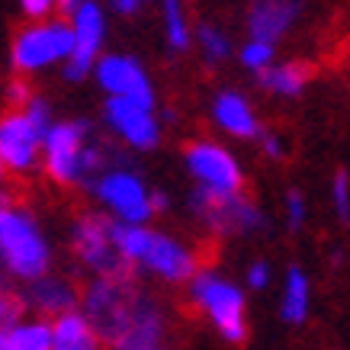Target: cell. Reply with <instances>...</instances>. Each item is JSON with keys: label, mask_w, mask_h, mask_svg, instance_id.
Here are the masks:
<instances>
[{"label": "cell", "mask_w": 350, "mask_h": 350, "mask_svg": "<svg viewBox=\"0 0 350 350\" xmlns=\"http://www.w3.org/2000/svg\"><path fill=\"white\" fill-rule=\"evenodd\" d=\"M52 331H55V340H52V350H103L107 340L100 338L96 325L81 312H64L58 319H52Z\"/></svg>", "instance_id": "ac0fdd59"}, {"label": "cell", "mask_w": 350, "mask_h": 350, "mask_svg": "<svg viewBox=\"0 0 350 350\" xmlns=\"http://www.w3.org/2000/svg\"><path fill=\"white\" fill-rule=\"evenodd\" d=\"M52 319L20 321L0 331V350H52Z\"/></svg>", "instance_id": "44dd1931"}, {"label": "cell", "mask_w": 350, "mask_h": 350, "mask_svg": "<svg viewBox=\"0 0 350 350\" xmlns=\"http://www.w3.org/2000/svg\"><path fill=\"white\" fill-rule=\"evenodd\" d=\"M23 109H26V116H29L36 126L42 129V132H49V129H52L55 116H52V107H49V100H45V96H32Z\"/></svg>", "instance_id": "f546056e"}, {"label": "cell", "mask_w": 350, "mask_h": 350, "mask_svg": "<svg viewBox=\"0 0 350 350\" xmlns=\"http://www.w3.org/2000/svg\"><path fill=\"white\" fill-rule=\"evenodd\" d=\"M187 206L196 222L213 234H257L270 225L264 209L244 193H219L196 183L187 196Z\"/></svg>", "instance_id": "52a82bcc"}, {"label": "cell", "mask_w": 350, "mask_h": 350, "mask_svg": "<svg viewBox=\"0 0 350 350\" xmlns=\"http://www.w3.org/2000/svg\"><path fill=\"white\" fill-rule=\"evenodd\" d=\"M103 122L132 151H154L161 145V119L148 103L126 100V96H107Z\"/></svg>", "instance_id": "4fadbf2b"}, {"label": "cell", "mask_w": 350, "mask_h": 350, "mask_svg": "<svg viewBox=\"0 0 350 350\" xmlns=\"http://www.w3.org/2000/svg\"><path fill=\"white\" fill-rule=\"evenodd\" d=\"M145 350H161V347H145Z\"/></svg>", "instance_id": "d590c367"}, {"label": "cell", "mask_w": 350, "mask_h": 350, "mask_svg": "<svg viewBox=\"0 0 350 350\" xmlns=\"http://www.w3.org/2000/svg\"><path fill=\"white\" fill-rule=\"evenodd\" d=\"M87 190L109 219L116 222H132V225H148L154 215L151 206V187L142 180V174L129 167H107L103 174H96L87 183Z\"/></svg>", "instance_id": "ba28073f"}, {"label": "cell", "mask_w": 350, "mask_h": 350, "mask_svg": "<svg viewBox=\"0 0 350 350\" xmlns=\"http://www.w3.org/2000/svg\"><path fill=\"white\" fill-rule=\"evenodd\" d=\"M0 260L3 270L20 283H32L52 270V244L42 225L29 209L13 202L0 206Z\"/></svg>", "instance_id": "277c9868"}, {"label": "cell", "mask_w": 350, "mask_h": 350, "mask_svg": "<svg viewBox=\"0 0 350 350\" xmlns=\"http://www.w3.org/2000/svg\"><path fill=\"white\" fill-rule=\"evenodd\" d=\"M113 241H116L119 254L132 267L158 276L170 286L190 283L193 276L200 273V260L187 244L177 241L174 234L154 232L148 225H132L113 219Z\"/></svg>", "instance_id": "3957f363"}, {"label": "cell", "mask_w": 350, "mask_h": 350, "mask_svg": "<svg viewBox=\"0 0 350 350\" xmlns=\"http://www.w3.org/2000/svg\"><path fill=\"white\" fill-rule=\"evenodd\" d=\"M107 167V151L84 119H55L42 138V170L55 187H87Z\"/></svg>", "instance_id": "7a4b0ae2"}, {"label": "cell", "mask_w": 350, "mask_h": 350, "mask_svg": "<svg viewBox=\"0 0 350 350\" xmlns=\"http://www.w3.org/2000/svg\"><path fill=\"white\" fill-rule=\"evenodd\" d=\"M312 308V283L299 264L286 267L283 273V293H280V319L286 325H302Z\"/></svg>", "instance_id": "ffe728a7"}, {"label": "cell", "mask_w": 350, "mask_h": 350, "mask_svg": "<svg viewBox=\"0 0 350 350\" xmlns=\"http://www.w3.org/2000/svg\"><path fill=\"white\" fill-rule=\"evenodd\" d=\"M94 81L107 96H126V100H138L148 107L158 103L145 64L132 55H100V62L94 68Z\"/></svg>", "instance_id": "5bb4252c"}, {"label": "cell", "mask_w": 350, "mask_h": 350, "mask_svg": "<svg viewBox=\"0 0 350 350\" xmlns=\"http://www.w3.org/2000/svg\"><path fill=\"white\" fill-rule=\"evenodd\" d=\"M213 122L225 135L241 138V142H257V135L264 132L251 100L238 90H219L213 96Z\"/></svg>", "instance_id": "e0dca14e"}, {"label": "cell", "mask_w": 350, "mask_h": 350, "mask_svg": "<svg viewBox=\"0 0 350 350\" xmlns=\"http://www.w3.org/2000/svg\"><path fill=\"white\" fill-rule=\"evenodd\" d=\"M241 68H247L251 75H260V71H267L270 64H273L276 58V42H267V39H247V42L241 45Z\"/></svg>", "instance_id": "cb8c5ba5"}, {"label": "cell", "mask_w": 350, "mask_h": 350, "mask_svg": "<svg viewBox=\"0 0 350 350\" xmlns=\"http://www.w3.org/2000/svg\"><path fill=\"white\" fill-rule=\"evenodd\" d=\"M196 49L202 52L206 64H222L225 58L232 55L228 36H225L219 26H213V23H200V29H196Z\"/></svg>", "instance_id": "603a6c76"}, {"label": "cell", "mask_w": 350, "mask_h": 350, "mask_svg": "<svg viewBox=\"0 0 350 350\" xmlns=\"http://www.w3.org/2000/svg\"><path fill=\"white\" fill-rule=\"evenodd\" d=\"M42 138L45 132L26 109H7L0 119V167L3 174L26 177L36 167H42Z\"/></svg>", "instance_id": "8fae6325"}, {"label": "cell", "mask_w": 350, "mask_h": 350, "mask_svg": "<svg viewBox=\"0 0 350 350\" xmlns=\"http://www.w3.org/2000/svg\"><path fill=\"white\" fill-rule=\"evenodd\" d=\"M312 64L308 62H273L267 71L257 75V84L264 87L267 94L283 96V100H293V96H302L306 87L312 84Z\"/></svg>", "instance_id": "d6986e66"}, {"label": "cell", "mask_w": 350, "mask_h": 350, "mask_svg": "<svg viewBox=\"0 0 350 350\" xmlns=\"http://www.w3.org/2000/svg\"><path fill=\"white\" fill-rule=\"evenodd\" d=\"M23 299H26V306H29L32 312H39L42 319H58L64 312L81 308L84 293H77V286L71 280H64V276L45 273V276H39V280L26 283Z\"/></svg>", "instance_id": "9a60e30c"}, {"label": "cell", "mask_w": 350, "mask_h": 350, "mask_svg": "<svg viewBox=\"0 0 350 350\" xmlns=\"http://www.w3.org/2000/svg\"><path fill=\"white\" fill-rule=\"evenodd\" d=\"M16 7L26 20H49L58 10V0H16Z\"/></svg>", "instance_id": "1f68e13d"}, {"label": "cell", "mask_w": 350, "mask_h": 350, "mask_svg": "<svg viewBox=\"0 0 350 350\" xmlns=\"http://www.w3.org/2000/svg\"><path fill=\"white\" fill-rule=\"evenodd\" d=\"M302 16V0H251L247 7V36L280 42Z\"/></svg>", "instance_id": "2e32d148"}, {"label": "cell", "mask_w": 350, "mask_h": 350, "mask_svg": "<svg viewBox=\"0 0 350 350\" xmlns=\"http://www.w3.org/2000/svg\"><path fill=\"white\" fill-rule=\"evenodd\" d=\"M270 280H273V270H270L267 260H251L247 270H244V286L254 289V293H260V289L270 286Z\"/></svg>", "instance_id": "83f0119b"}, {"label": "cell", "mask_w": 350, "mask_h": 350, "mask_svg": "<svg viewBox=\"0 0 350 350\" xmlns=\"http://www.w3.org/2000/svg\"><path fill=\"white\" fill-rule=\"evenodd\" d=\"M71 251L77 264L94 276H132V264L119 254L113 241V219L109 215H77L71 225Z\"/></svg>", "instance_id": "9c48e42d"}, {"label": "cell", "mask_w": 350, "mask_h": 350, "mask_svg": "<svg viewBox=\"0 0 350 350\" xmlns=\"http://www.w3.org/2000/svg\"><path fill=\"white\" fill-rule=\"evenodd\" d=\"M81 3H84V0H58V13H62V16H75Z\"/></svg>", "instance_id": "e575fe53"}, {"label": "cell", "mask_w": 350, "mask_h": 350, "mask_svg": "<svg viewBox=\"0 0 350 350\" xmlns=\"http://www.w3.org/2000/svg\"><path fill=\"white\" fill-rule=\"evenodd\" d=\"M257 145H260V151H264L270 161H283L286 158V142L280 138V132H273V129H264L260 135H257Z\"/></svg>", "instance_id": "4dcf8cb0"}, {"label": "cell", "mask_w": 350, "mask_h": 350, "mask_svg": "<svg viewBox=\"0 0 350 350\" xmlns=\"http://www.w3.org/2000/svg\"><path fill=\"white\" fill-rule=\"evenodd\" d=\"M187 289H190V302L209 319V325L219 331L225 344L247 340V319H244L247 299L238 283H232L228 276L215 273V270H200L187 283Z\"/></svg>", "instance_id": "8992f818"}, {"label": "cell", "mask_w": 350, "mask_h": 350, "mask_svg": "<svg viewBox=\"0 0 350 350\" xmlns=\"http://www.w3.org/2000/svg\"><path fill=\"white\" fill-rule=\"evenodd\" d=\"M306 219H308L306 193L293 187V190L286 193V225H289V232H299V228L306 225Z\"/></svg>", "instance_id": "484cf974"}, {"label": "cell", "mask_w": 350, "mask_h": 350, "mask_svg": "<svg viewBox=\"0 0 350 350\" xmlns=\"http://www.w3.org/2000/svg\"><path fill=\"white\" fill-rule=\"evenodd\" d=\"M81 308L113 350L158 347L164 334L158 302L145 289L132 286V276H94V283L84 289Z\"/></svg>", "instance_id": "6da1fadb"}, {"label": "cell", "mask_w": 350, "mask_h": 350, "mask_svg": "<svg viewBox=\"0 0 350 350\" xmlns=\"http://www.w3.org/2000/svg\"><path fill=\"white\" fill-rule=\"evenodd\" d=\"M183 167L200 187L219 193H244V167L219 142H209V138L190 142L183 148Z\"/></svg>", "instance_id": "30bf717a"}, {"label": "cell", "mask_w": 350, "mask_h": 350, "mask_svg": "<svg viewBox=\"0 0 350 350\" xmlns=\"http://www.w3.org/2000/svg\"><path fill=\"white\" fill-rule=\"evenodd\" d=\"M161 23H164V42L170 52H190V45L196 42V32L190 29V16L180 0H161Z\"/></svg>", "instance_id": "7402d4cb"}, {"label": "cell", "mask_w": 350, "mask_h": 350, "mask_svg": "<svg viewBox=\"0 0 350 350\" xmlns=\"http://www.w3.org/2000/svg\"><path fill=\"white\" fill-rule=\"evenodd\" d=\"M331 206L340 225H350V174L347 170H334L331 177Z\"/></svg>", "instance_id": "d4e9b609"}, {"label": "cell", "mask_w": 350, "mask_h": 350, "mask_svg": "<svg viewBox=\"0 0 350 350\" xmlns=\"http://www.w3.org/2000/svg\"><path fill=\"white\" fill-rule=\"evenodd\" d=\"M75 52V26L71 20H26V26L10 39V68L13 75L32 77L64 64Z\"/></svg>", "instance_id": "5b68a950"}, {"label": "cell", "mask_w": 350, "mask_h": 350, "mask_svg": "<svg viewBox=\"0 0 350 350\" xmlns=\"http://www.w3.org/2000/svg\"><path fill=\"white\" fill-rule=\"evenodd\" d=\"M109 3H113V10H116V13H122V16H132V13H135L138 7L145 3V0H109Z\"/></svg>", "instance_id": "d6a6232c"}, {"label": "cell", "mask_w": 350, "mask_h": 350, "mask_svg": "<svg viewBox=\"0 0 350 350\" xmlns=\"http://www.w3.org/2000/svg\"><path fill=\"white\" fill-rule=\"evenodd\" d=\"M26 299H23V293L16 296V293H3V299H0V325L3 328H10V325H20L23 321V312H26Z\"/></svg>", "instance_id": "4316f807"}, {"label": "cell", "mask_w": 350, "mask_h": 350, "mask_svg": "<svg viewBox=\"0 0 350 350\" xmlns=\"http://www.w3.org/2000/svg\"><path fill=\"white\" fill-rule=\"evenodd\" d=\"M32 96H36V90L29 87V81H26V77L16 75L10 84H7V107H10V109H23Z\"/></svg>", "instance_id": "f1b7e54d"}, {"label": "cell", "mask_w": 350, "mask_h": 350, "mask_svg": "<svg viewBox=\"0 0 350 350\" xmlns=\"http://www.w3.org/2000/svg\"><path fill=\"white\" fill-rule=\"evenodd\" d=\"M151 206H154V215L167 213V193H161V190H151Z\"/></svg>", "instance_id": "836d02e7"}, {"label": "cell", "mask_w": 350, "mask_h": 350, "mask_svg": "<svg viewBox=\"0 0 350 350\" xmlns=\"http://www.w3.org/2000/svg\"><path fill=\"white\" fill-rule=\"evenodd\" d=\"M71 26H75V52L71 58L62 64L64 81L71 84H81L94 75L96 62L103 55V39H107V10L96 3V0H84L77 13L71 16Z\"/></svg>", "instance_id": "7c38bea8"}]
</instances>
